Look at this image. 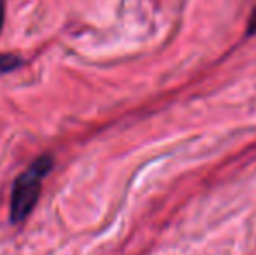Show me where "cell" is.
<instances>
[{
    "instance_id": "1",
    "label": "cell",
    "mask_w": 256,
    "mask_h": 255,
    "mask_svg": "<svg viewBox=\"0 0 256 255\" xmlns=\"http://www.w3.org/2000/svg\"><path fill=\"white\" fill-rule=\"evenodd\" d=\"M54 161L49 154L38 156L24 171L16 177L10 191L9 218L12 224H21L28 218L42 192L44 178L52 170Z\"/></svg>"
},
{
    "instance_id": "2",
    "label": "cell",
    "mask_w": 256,
    "mask_h": 255,
    "mask_svg": "<svg viewBox=\"0 0 256 255\" xmlns=\"http://www.w3.org/2000/svg\"><path fill=\"white\" fill-rule=\"evenodd\" d=\"M248 32L250 34H256V9L253 11V14H251V20H250V25H248Z\"/></svg>"
},
{
    "instance_id": "3",
    "label": "cell",
    "mask_w": 256,
    "mask_h": 255,
    "mask_svg": "<svg viewBox=\"0 0 256 255\" xmlns=\"http://www.w3.org/2000/svg\"><path fill=\"white\" fill-rule=\"evenodd\" d=\"M4 20H6V2L0 0V32H2L4 27Z\"/></svg>"
}]
</instances>
